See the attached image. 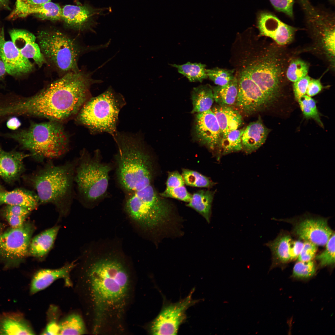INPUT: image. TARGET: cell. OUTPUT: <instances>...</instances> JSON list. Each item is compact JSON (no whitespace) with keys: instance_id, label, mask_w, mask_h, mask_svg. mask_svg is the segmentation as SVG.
<instances>
[{"instance_id":"obj_1","label":"cell","mask_w":335,"mask_h":335,"mask_svg":"<svg viewBox=\"0 0 335 335\" xmlns=\"http://www.w3.org/2000/svg\"><path fill=\"white\" fill-rule=\"evenodd\" d=\"M93 248L85 270L93 332L123 333L134 289L132 261L116 239L100 240Z\"/></svg>"},{"instance_id":"obj_2","label":"cell","mask_w":335,"mask_h":335,"mask_svg":"<svg viewBox=\"0 0 335 335\" xmlns=\"http://www.w3.org/2000/svg\"><path fill=\"white\" fill-rule=\"evenodd\" d=\"M92 72H70L29 97L12 96L7 109L12 116L41 117L58 121L76 114L91 98L90 88L103 81Z\"/></svg>"},{"instance_id":"obj_3","label":"cell","mask_w":335,"mask_h":335,"mask_svg":"<svg viewBox=\"0 0 335 335\" xmlns=\"http://www.w3.org/2000/svg\"><path fill=\"white\" fill-rule=\"evenodd\" d=\"M283 46L273 43L246 53L235 75L238 83L260 90L270 106L283 94L287 69L292 57Z\"/></svg>"},{"instance_id":"obj_4","label":"cell","mask_w":335,"mask_h":335,"mask_svg":"<svg viewBox=\"0 0 335 335\" xmlns=\"http://www.w3.org/2000/svg\"><path fill=\"white\" fill-rule=\"evenodd\" d=\"M114 141L118 147L117 179L125 195L140 192L152 185V163L141 137L122 133Z\"/></svg>"},{"instance_id":"obj_5","label":"cell","mask_w":335,"mask_h":335,"mask_svg":"<svg viewBox=\"0 0 335 335\" xmlns=\"http://www.w3.org/2000/svg\"><path fill=\"white\" fill-rule=\"evenodd\" d=\"M1 136L17 142L40 161L56 159L66 153L69 140L62 126L57 121L32 123L29 127L12 132L1 134Z\"/></svg>"},{"instance_id":"obj_6","label":"cell","mask_w":335,"mask_h":335,"mask_svg":"<svg viewBox=\"0 0 335 335\" xmlns=\"http://www.w3.org/2000/svg\"><path fill=\"white\" fill-rule=\"evenodd\" d=\"M77 161L56 165L49 161L40 168L31 181L37 192L39 203H51L63 208L73 197Z\"/></svg>"},{"instance_id":"obj_7","label":"cell","mask_w":335,"mask_h":335,"mask_svg":"<svg viewBox=\"0 0 335 335\" xmlns=\"http://www.w3.org/2000/svg\"><path fill=\"white\" fill-rule=\"evenodd\" d=\"M126 103L123 95L109 87L83 105L77 119L92 133L106 132L114 137L118 132L119 112Z\"/></svg>"},{"instance_id":"obj_8","label":"cell","mask_w":335,"mask_h":335,"mask_svg":"<svg viewBox=\"0 0 335 335\" xmlns=\"http://www.w3.org/2000/svg\"><path fill=\"white\" fill-rule=\"evenodd\" d=\"M99 151L93 155L82 151L77 159L74 182L80 199L88 204L94 205L104 197L108 187L110 166L101 161Z\"/></svg>"},{"instance_id":"obj_9","label":"cell","mask_w":335,"mask_h":335,"mask_svg":"<svg viewBox=\"0 0 335 335\" xmlns=\"http://www.w3.org/2000/svg\"><path fill=\"white\" fill-rule=\"evenodd\" d=\"M37 37L38 45L46 61L66 73L80 70L77 63L80 51L70 38L56 30L40 31Z\"/></svg>"},{"instance_id":"obj_10","label":"cell","mask_w":335,"mask_h":335,"mask_svg":"<svg viewBox=\"0 0 335 335\" xmlns=\"http://www.w3.org/2000/svg\"><path fill=\"white\" fill-rule=\"evenodd\" d=\"M124 211L134 228L141 234L150 233L168 219L172 210L165 199L154 201L125 196Z\"/></svg>"},{"instance_id":"obj_11","label":"cell","mask_w":335,"mask_h":335,"mask_svg":"<svg viewBox=\"0 0 335 335\" xmlns=\"http://www.w3.org/2000/svg\"><path fill=\"white\" fill-rule=\"evenodd\" d=\"M193 289L186 297L176 303H163L156 317L148 324V330L152 335H176L180 326L186 319V312L199 301L193 300Z\"/></svg>"},{"instance_id":"obj_12","label":"cell","mask_w":335,"mask_h":335,"mask_svg":"<svg viewBox=\"0 0 335 335\" xmlns=\"http://www.w3.org/2000/svg\"><path fill=\"white\" fill-rule=\"evenodd\" d=\"M34 229L32 224L25 222L20 227L0 234V257L7 266L17 265L29 255Z\"/></svg>"},{"instance_id":"obj_13","label":"cell","mask_w":335,"mask_h":335,"mask_svg":"<svg viewBox=\"0 0 335 335\" xmlns=\"http://www.w3.org/2000/svg\"><path fill=\"white\" fill-rule=\"evenodd\" d=\"M286 221L292 224V233L296 237L317 246L325 245L334 233L329 226L328 219L320 217L304 216L296 221Z\"/></svg>"},{"instance_id":"obj_14","label":"cell","mask_w":335,"mask_h":335,"mask_svg":"<svg viewBox=\"0 0 335 335\" xmlns=\"http://www.w3.org/2000/svg\"><path fill=\"white\" fill-rule=\"evenodd\" d=\"M257 25L261 36L270 37L277 44L284 46L290 43L294 39L297 28L284 23L272 13L266 11L260 12Z\"/></svg>"},{"instance_id":"obj_15","label":"cell","mask_w":335,"mask_h":335,"mask_svg":"<svg viewBox=\"0 0 335 335\" xmlns=\"http://www.w3.org/2000/svg\"><path fill=\"white\" fill-rule=\"evenodd\" d=\"M0 57L7 73L16 77L32 71L33 64L21 54L12 41L5 40L3 29L0 30Z\"/></svg>"},{"instance_id":"obj_16","label":"cell","mask_w":335,"mask_h":335,"mask_svg":"<svg viewBox=\"0 0 335 335\" xmlns=\"http://www.w3.org/2000/svg\"><path fill=\"white\" fill-rule=\"evenodd\" d=\"M105 8H95L88 5H67L62 9L61 19L68 27L78 30L92 29L95 19L104 14Z\"/></svg>"},{"instance_id":"obj_17","label":"cell","mask_w":335,"mask_h":335,"mask_svg":"<svg viewBox=\"0 0 335 335\" xmlns=\"http://www.w3.org/2000/svg\"><path fill=\"white\" fill-rule=\"evenodd\" d=\"M195 129L199 141L212 150H216L222 136L217 120L211 109L197 113Z\"/></svg>"},{"instance_id":"obj_18","label":"cell","mask_w":335,"mask_h":335,"mask_svg":"<svg viewBox=\"0 0 335 335\" xmlns=\"http://www.w3.org/2000/svg\"><path fill=\"white\" fill-rule=\"evenodd\" d=\"M31 14H34L42 19L57 21L61 19L62 9L58 4L51 2L34 4L23 0H16L15 7L8 18L25 17Z\"/></svg>"},{"instance_id":"obj_19","label":"cell","mask_w":335,"mask_h":335,"mask_svg":"<svg viewBox=\"0 0 335 335\" xmlns=\"http://www.w3.org/2000/svg\"><path fill=\"white\" fill-rule=\"evenodd\" d=\"M9 33L11 41L23 57L32 59L39 67L47 63L33 34L18 29L11 30Z\"/></svg>"},{"instance_id":"obj_20","label":"cell","mask_w":335,"mask_h":335,"mask_svg":"<svg viewBox=\"0 0 335 335\" xmlns=\"http://www.w3.org/2000/svg\"><path fill=\"white\" fill-rule=\"evenodd\" d=\"M76 265L75 262L68 264L60 268L42 269L34 275L30 286V293L34 294L48 287L56 280L62 279L67 285L71 284L69 274Z\"/></svg>"},{"instance_id":"obj_21","label":"cell","mask_w":335,"mask_h":335,"mask_svg":"<svg viewBox=\"0 0 335 335\" xmlns=\"http://www.w3.org/2000/svg\"><path fill=\"white\" fill-rule=\"evenodd\" d=\"M31 154L15 151H6L0 146V176L5 181H12L24 169V159Z\"/></svg>"},{"instance_id":"obj_22","label":"cell","mask_w":335,"mask_h":335,"mask_svg":"<svg viewBox=\"0 0 335 335\" xmlns=\"http://www.w3.org/2000/svg\"><path fill=\"white\" fill-rule=\"evenodd\" d=\"M270 131L260 117L250 123L244 129L241 136L242 150L247 154L255 151L265 143Z\"/></svg>"},{"instance_id":"obj_23","label":"cell","mask_w":335,"mask_h":335,"mask_svg":"<svg viewBox=\"0 0 335 335\" xmlns=\"http://www.w3.org/2000/svg\"><path fill=\"white\" fill-rule=\"evenodd\" d=\"M294 241L288 233H282L273 240L266 243L272 253L271 268L278 264L286 263L295 260L293 254Z\"/></svg>"},{"instance_id":"obj_24","label":"cell","mask_w":335,"mask_h":335,"mask_svg":"<svg viewBox=\"0 0 335 335\" xmlns=\"http://www.w3.org/2000/svg\"><path fill=\"white\" fill-rule=\"evenodd\" d=\"M34 333L21 313L0 314V335H33Z\"/></svg>"},{"instance_id":"obj_25","label":"cell","mask_w":335,"mask_h":335,"mask_svg":"<svg viewBox=\"0 0 335 335\" xmlns=\"http://www.w3.org/2000/svg\"><path fill=\"white\" fill-rule=\"evenodd\" d=\"M211 110L217 119L222 136L238 129L242 124L241 115L230 106L216 105Z\"/></svg>"},{"instance_id":"obj_26","label":"cell","mask_w":335,"mask_h":335,"mask_svg":"<svg viewBox=\"0 0 335 335\" xmlns=\"http://www.w3.org/2000/svg\"><path fill=\"white\" fill-rule=\"evenodd\" d=\"M39 203L37 194L23 189L0 191V205H18L25 207L31 211L36 208Z\"/></svg>"},{"instance_id":"obj_27","label":"cell","mask_w":335,"mask_h":335,"mask_svg":"<svg viewBox=\"0 0 335 335\" xmlns=\"http://www.w3.org/2000/svg\"><path fill=\"white\" fill-rule=\"evenodd\" d=\"M59 229V226H54L34 238L31 241L29 255L38 258L45 256L52 247Z\"/></svg>"},{"instance_id":"obj_28","label":"cell","mask_w":335,"mask_h":335,"mask_svg":"<svg viewBox=\"0 0 335 335\" xmlns=\"http://www.w3.org/2000/svg\"><path fill=\"white\" fill-rule=\"evenodd\" d=\"M215 191L201 190L192 195L187 206L200 213L209 223L212 213V206Z\"/></svg>"},{"instance_id":"obj_29","label":"cell","mask_w":335,"mask_h":335,"mask_svg":"<svg viewBox=\"0 0 335 335\" xmlns=\"http://www.w3.org/2000/svg\"><path fill=\"white\" fill-rule=\"evenodd\" d=\"M193 108L191 113H201L210 109L214 101L212 87L203 85L194 88L191 93Z\"/></svg>"},{"instance_id":"obj_30","label":"cell","mask_w":335,"mask_h":335,"mask_svg":"<svg viewBox=\"0 0 335 335\" xmlns=\"http://www.w3.org/2000/svg\"><path fill=\"white\" fill-rule=\"evenodd\" d=\"M214 100L221 106H230L235 104L238 92L237 78L234 79L227 84L212 87Z\"/></svg>"},{"instance_id":"obj_31","label":"cell","mask_w":335,"mask_h":335,"mask_svg":"<svg viewBox=\"0 0 335 335\" xmlns=\"http://www.w3.org/2000/svg\"><path fill=\"white\" fill-rule=\"evenodd\" d=\"M244 129H238L222 136L216 149L217 150L218 160L222 155L242 150L241 136Z\"/></svg>"},{"instance_id":"obj_32","label":"cell","mask_w":335,"mask_h":335,"mask_svg":"<svg viewBox=\"0 0 335 335\" xmlns=\"http://www.w3.org/2000/svg\"><path fill=\"white\" fill-rule=\"evenodd\" d=\"M58 326V335H82L86 331L82 317L76 314H71L66 317L60 322Z\"/></svg>"},{"instance_id":"obj_33","label":"cell","mask_w":335,"mask_h":335,"mask_svg":"<svg viewBox=\"0 0 335 335\" xmlns=\"http://www.w3.org/2000/svg\"><path fill=\"white\" fill-rule=\"evenodd\" d=\"M171 65L176 68L178 72L186 77L190 82H201L208 78L206 65L201 63L188 62L182 65Z\"/></svg>"},{"instance_id":"obj_34","label":"cell","mask_w":335,"mask_h":335,"mask_svg":"<svg viewBox=\"0 0 335 335\" xmlns=\"http://www.w3.org/2000/svg\"><path fill=\"white\" fill-rule=\"evenodd\" d=\"M31 211L29 208L18 205H7L3 211V215L12 228L22 226Z\"/></svg>"},{"instance_id":"obj_35","label":"cell","mask_w":335,"mask_h":335,"mask_svg":"<svg viewBox=\"0 0 335 335\" xmlns=\"http://www.w3.org/2000/svg\"><path fill=\"white\" fill-rule=\"evenodd\" d=\"M309 65L305 61L292 57L288 66L286 76L288 80L295 82L304 77L308 74Z\"/></svg>"},{"instance_id":"obj_36","label":"cell","mask_w":335,"mask_h":335,"mask_svg":"<svg viewBox=\"0 0 335 335\" xmlns=\"http://www.w3.org/2000/svg\"><path fill=\"white\" fill-rule=\"evenodd\" d=\"M181 175L185 184L189 186L210 188L216 184L208 177L196 171L183 169Z\"/></svg>"},{"instance_id":"obj_37","label":"cell","mask_w":335,"mask_h":335,"mask_svg":"<svg viewBox=\"0 0 335 335\" xmlns=\"http://www.w3.org/2000/svg\"><path fill=\"white\" fill-rule=\"evenodd\" d=\"M305 117L314 119L321 127L323 124L321 120L315 100L311 97L305 95L298 101Z\"/></svg>"},{"instance_id":"obj_38","label":"cell","mask_w":335,"mask_h":335,"mask_svg":"<svg viewBox=\"0 0 335 335\" xmlns=\"http://www.w3.org/2000/svg\"><path fill=\"white\" fill-rule=\"evenodd\" d=\"M234 69H226L218 68L206 69L209 78L217 86H222L228 83L234 77Z\"/></svg>"},{"instance_id":"obj_39","label":"cell","mask_w":335,"mask_h":335,"mask_svg":"<svg viewBox=\"0 0 335 335\" xmlns=\"http://www.w3.org/2000/svg\"><path fill=\"white\" fill-rule=\"evenodd\" d=\"M335 233L331 236L326 244L325 249L315 258L321 267L332 265L335 263Z\"/></svg>"},{"instance_id":"obj_40","label":"cell","mask_w":335,"mask_h":335,"mask_svg":"<svg viewBox=\"0 0 335 335\" xmlns=\"http://www.w3.org/2000/svg\"><path fill=\"white\" fill-rule=\"evenodd\" d=\"M316 266L313 261H298L294 265L293 276L296 278L304 279L313 276L315 273Z\"/></svg>"},{"instance_id":"obj_41","label":"cell","mask_w":335,"mask_h":335,"mask_svg":"<svg viewBox=\"0 0 335 335\" xmlns=\"http://www.w3.org/2000/svg\"><path fill=\"white\" fill-rule=\"evenodd\" d=\"M160 195L163 197L172 198L187 203L190 201L192 195L184 186L175 188L166 187Z\"/></svg>"},{"instance_id":"obj_42","label":"cell","mask_w":335,"mask_h":335,"mask_svg":"<svg viewBox=\"0 0 335 335\" xmlns=\"http://www.w3.org/2000/svg\"><path fill=\"white\" fill-rule=\"evenodd\" d=\"M272 5L277 11L282 12L289 17L293 18V7L294 0H269Z\"/></svg>"},{"instance_id":"obj_43","label":"cell","mask_w":335,"mask_h":335,"mask_svg":"<svg viewBox=\"0 0 335 335\" xmlns=\"http://www.w3.org/2000/svg\"><path fill=\"white\" fill-rule=\"evenodd\" d=\"M317 246L311 242L305 241L302 249L298 257V261H307L315 258Z\"/></svg>"},{"instance_id":"obj_44","label":"cell","mask_w":335,"mask_h":335,"mask_svg":"<svg viewBox=\"0 0 335 335\" xmlns=\"http://www.w3.org/2000/svg\"><path fill=\"white\" fill-rule=\"evenodd\" d=\"M310 77L308 75L294 82L293 89L295 99L297 101L302 98L306 94V90Z\"/></svg>"},{"instance_id":"obj_45","label":"cell","mask_w":335,"mask_h":335,"mask_svg":"<svg viewBox=\"0 0 335 335\" xmlns=\"http://www.w3.org/2000/svg\"><path fill=\"white\" fill-rule=\"evenodd\" d=\"M185 181L183 177L178 172H169L167 181L166 187L175 188L184 186Z\"/></svg>"},{"instance_id":"obj_46","label":"cell","mask_w":335,"mask_h":335,"mask_svg":"<svg viewBox=\"0 0 335 335\" xmlns=\"http://www.w3.org/2000/svg\"><path fill=\"white\" fill-rule=\"evenodd\" d=\"M323 86L320 79H310L307 88L306 94L311 97L319 93L322 90Z\"/></svg>"},{"instance_id":"obj_47","label":"cell","mask_w":335,"mask_h":335,"mask_svg":"<svg viewBox=\"0 0 335 335\" xmlns=\"http://www.w3.org/2000/svg\"><path fill=\"white\" fill-rule=\"evenodd\" d=\"M58 324L55 321H51L47 325L42 333L43 335L59 334Z\"/></svg>"},{"instance_id":"obj_48","label":"cell","mask_w":335,"mask_h":335,"mask_svg":"<svg viewBox=\"0 0 335 335\" xmlns=\"http://www.w3.org/2000/svg\"><path fill=\"white\" fill-rule=\"evenodd\" d=\"M21 123L18 118L16 116L11 117L7 119L6 122L7 127L13 131L18 129L21 125Z\"/></svg>"},{"instance_id":"obj_49","label":"cell","mask_w":335,"mask_h":335,"mask_svg":"<svg viewBox=\"0 0 335 335\" xmlns=\"http://www.w3.org/2000/svg\"><path fill=\"white\" fill-rule=\"evenodd\" d=\"M6 72L4 64L0 57V80L4 77Z\"/></svg>"},{"instance_id":"obj_50","label":"cell","mask_w":335,"mask_h":335,"mask_svg":"<svg viewBox=\"0 0 335 335\" xmlns=\"http://www.w3.org/2000/svg\"><path fill=\"white\" fill-rule=\"evenodd\" d=\"M0 9L10 10L9 0H0Z\"/></svg>"},{"instance_id":"obj_51","label":"cell","mask_w":335,"mask_h":335,"mask_svg":"<svg viewBox=\"0 0 335 335\" xmlns=\"http://www.w3.org/2000/svg\"><path fill=\"white\" fill-rule=\"evenodd\" d=\"M32 4H39L46 3L51 2V0H23Z\"/></svg>"},{"instance_id":"obj_52","label":"cell","mask_w":335,"mask_h":335,"mask_svg":"<svg viewBox=\"0 0 335 335\" xmlns=\"http://www.w3.org/2000/svg\"><path fill=\"white\" fill-rule=\"evenodd\" d=\"M3 226L2 224L0 222V234L2 232V231L3 229Z\"/></svg>"},{"instance_id":"obj_53","label":"cell","mask_w":335,"mask_h":335,"mask_svg":"<svg viewBox=\"0 0 335 335\" xmlns=\"http://www.w3.org/2000/svg\"><path fill=\"white\" fill-rule=\"evenodd\" d=\"M4 190L2 186L0 185V191Z\"/></svg>"}]
</instances>
